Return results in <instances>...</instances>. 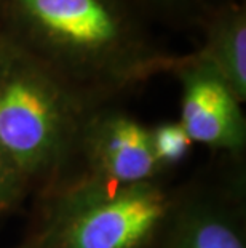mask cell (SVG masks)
Wrapping results in <instances>:
<instances>
[{"instance_id": "obj_1", "label": "cell", "mask_w": 246, "mask_h": 248, "mask_svg": "<svg viewBox=\"0 0 246 248\" xmlns=\"http://www.w3.org/2000/svg\"><path fill=\"white\" fill-rule=\"evenodd\" d=\"M0 37L91 106L170 74L177 56L128 0H0Z\"/></svg>"}, {"instance_id": "obj_2", "label": "cell", "mask_w": 246, "mask_h": 248, "mask_svg": "<svg viewBox=\"0 0 246 248\" xmlns=\"http://www.w3.org/2000/svg\"><path fill=\"white\" fill-rule=\"evenodd\" d=\"M91 104L0 37V151L29 183L50 189L77 159Z\"/></svg>"}, {"instance_id": "obj_3", "label": "cell", "mask_w": 246, "mask_h": 248, "mask_svg": "<svg viewBox=\"0 0 246 248\" xmlns=\"http://www.w3.org/2000/svg\"><path fill=\"white\" fill-rule=\"evenodd\" d=\"M176 192L161 179L117 186L78 176L56 189L43 215L46 248H159Z\"/></svg>"}, {"instance_id": "obj_4", "label": "cell", "mask_w": 246, "mask_h": 248, "mask_svg": "<svg viewBox=\"0 0 246 248\" xmlns=\"http://www.w3.org/2000/svg\"><path fill=\"white\" fill-rule=\"evenodd\" d=\"M170 74L181 85L177 122L193 144L238 159L246 149V119L242 101L213 66L195 51L177 55Z\"/></svg>"}, {"instance_id": "obj_5", "label": "cell", "mask_w": 246, "mask_h": 248, "mask_svg": "<svg viewBox=\"0 0 246 248\" xmlns=\"http://www.w3.org/2000/svg\"><path fill=\"white\" fill-rule=\"evenodd\" d=\"M77 159L85 167L80 176L117 186L163 176L152 154L147 126L115 103L88 110L78 136Z\"/></svg>"}, {"instance_id": "obj_6", "label": "cell", "mask_w": 246, "mask_h": 248, "mask_svg": "<svg viewBox=\"0 0 246 248\" xmlns=\"http://www.w3.org/2000/svg\"><path fill=\"white\" fill-rule=\"evenodd\" d=\"M243 173L176 192L159 248H246Z\"/></svg>"}, {"instance_id": "obj_7", "label": "cell", "mask_w": 246, "mask_h": 248, "mask_svg": "<svg viewBox=\"0 0 246 248\" xmlns=\"http://www.w3.org/2000/svg\"><path fill=\"white\" fill-rule=\"evenodd\" d=\"M197 29L203 45L195 53L213 66L242 103L246 101V0H224L208 10Z\"/></svg>"}, {"instance_id": "obj_8", "label": "cell", "mask_w": 246, "mask_h": 248, "mask_svg": "<svg viewBox=\"0 0 246 248\" xmlns=\"http://www.w3.org/2000/svg\"><path fill=\"white\" fill-rule=\"evenodd\" d=\"M149 23L177 29L197 28L208 10L224 0H128Z\"/></svg>"}, {"instance_id": "obj_9", "label": "cell", "mask_w": 246, "mask_h": 248, "mask_svg": "<svg viewBox=\"0 0 246 248\" xmlns=\"http://www.w3.org/2000/svg\"><path fill=\"white\" fill-rule=\"evenodd\" d=\"M147 130L152 154L163 175L189 155L193 142L177 120H165Z\"/></svg>"}, {"instance_id": "obj_10", "label": "cell", "mask_w": 246, "mask_h": 248, "mask_svg": "<svg viewBox=\"0 0 246 248\" xmlns=\"http://www.w3.org/2000/svg\"><path fill=\"white\" fill-rule=\"evenodd\" d=\"M29 191V183L0 151V216L16 210Z\"/></svg>"}, {"instance_id": "obj_11", "label": "cell", "mask_w": 246, "mask_h": 248, "mask_svg": "<svg viewBox=\"0 0 246 248\" xmlns=\"http://www.w3.org/2000/svg\"><path fill=\"white\" fill-rule=\"evenodd\" d=\"M50 237H51V228L46 221L42 219L39 228L35 229L24 242H21V244L14 248H46L50 244Z\"/></svg>"}]
</instances>
